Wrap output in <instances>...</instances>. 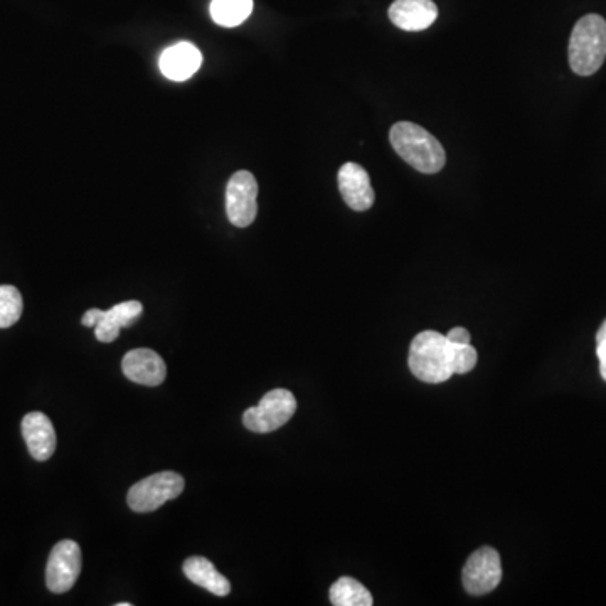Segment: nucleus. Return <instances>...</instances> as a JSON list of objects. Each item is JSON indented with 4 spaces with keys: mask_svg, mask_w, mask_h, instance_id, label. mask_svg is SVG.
Returning <instances> with one entry per match:
<instances>
[{
    "mask_svg": "<svg viewBox=\"0 0 606 606\" xmlns=\"http://www.w3.org/2000/svg\"><path fill=\"white\" fill-rule=\"evenodd\" d=\"M297 411V399L288 389H273L261 398L258 406L248 408L243 425L253 433H272L287 425Z\"/></svg>",
    "mask_w": 606,
    "mask_h": 606,
    "instance_id": "20e7f679",
    "label": "nucleus"
},
{
    "mask_svg": "<svg viewBox=\"0 0 606 606\" xmlns=\"http://www.w3.org/2000/svg\"><path fill=\"white\" fill-rule=\"evenodd\" d=\"M389 142L406 164L423 174H436L442 171L447 162L442 144L416 123H394L389 132Z\"/></svg>",
    "mask_w": 606,
    "mask_h": 606,
    "instance_id": "f257e3e1",
    "label": "nucleus"
},
{
    "mask_svg": "<svg viewBox=\"0 0 606 606\" xmlns=\"http://www.w3.org/2000/svg\"><path fill=\"white\" fill-rule=\"evenodd\" d=\"M447 339L450 342H462V344H467V342H470V334H468V330L463 329V327H455V329L448 332Z\"/></svg>",
    "mask_w": 606,
    "mask_h": 606,
    "instance_id": "412c9836",
    "label": "nucleus"
},
{
    "mask_svg": "<svg viewBox=\"0 0 606 606\" xmlns=\"http://www.w3.org/2000/svg\"><path fill=\"white\" fill-rule=\"evenodd\" d=\"M408 366L423 383L440 384L452 378V346L447 335L436 330L416 335L411 342Z\"/></svg>",
    "mask_w": 606,
    "mask_h": 606,
    "instance_id": "f03ea898",
    "label": "nucleus"
},
{
    "mask_svg": "<svg viewBox=\"0 0 606 606\" xmlns=\"http://www.w3.org/2000/svg\"><path fill=\"white\" fill-rule=\"evenodd\" d=\"M253 0H213L211 17L219 26L236 27L250 17Z\"/></svg>",
    "mask_w": 606,
    "mask_h": 606,
    "instance_id": "f3484780",
    "label": "nucleus"
},
{
    "mask_svg": "<svg viewBox=\"0 0 606 606\" xmlns=\"http://www.w3.org/2000/svg\"><path fill=\"white\" fill-rule=\"evenodd\" d=\"M258 182L248 171L236 172L226 186V214L234 226L248 228L258 214Z\"/></svg>",
    "mask_w": 606,
    "mask_h": 606,
    "instance_id": "423d86ee",
    "label": "nucleus"
},
{
    "mask_svg": "<svg viewBox=\"0 0 606 606\" xmlns=\"http://www.w3.org/2000/svg\"><path fill=\"white\" fill-rule=\"evenodd\" d=\"M182 569H184L187 580H191L194 585L201 586L213 595L228 596L231 593L229 581L219 573L218 569L214 568V564L209 559L192 556V558L186 559Z\"/></svg>",
    "mask_w": 606,
    "mask_h": 606,
    "instance_id": "2eb2a0df",
    "label": "nucleus"
},
{
    "mask_svg": "<svg viewBox=\"0 0 606 606\" xmlns=\"http://www.w3.org/2000/svg\"><path fill=\"white\" fill-rule=\"evenodd\" d=\"M100 309H91L83 315V320H81V324L85 325V327H95L98 324V320H100Z\"/></svg>",
    "mask_w": 606,
    "mask_h": 606,
    "instance_id": "4be33fe9",
    "label": "nucleus"
},
{
    "mask_svg": "<svg viewBox=\"0 0 606 606\" xmlns=\"http://www.w3.org/2000/svg\"><path fill=\"white\" fill-rule=\"evenodd\" d=\"M22 436L34 460L46 462L56 450V431L48 416L32 411L22 420Z\"/></svg>",
    "mask_w": 606,
    "mask_h": 606,
    "instance_id": "9b49d317",
    "label": "nucleus"
},
{
    "mask_svg": "<svg viewBox=\"0 0 606 606\" xmlns=\"http://www.w3.org/2000/svg\"><path fill=\"white\" fill-rule=\"evenodd\" d=\"M596 356L600 361L601 378L606 381V320L601 324L598 334H596Z\"/></svg>",
    "mask_w": 606,
    "mask_h": 606,
    "instance_id": "aec40b11",
    "label": "nucleus"
},
{
    "mask_svg": "<svg viewBox=\"0 0 606 606\" xmlns=\"http://www.w3.org/2000/svg\"><path fill=\"white\" fill-rule=\"evenodd\" d=\"M122 371L132 383L142 386H159L167 376V367L162 357L152 349H133L122 361Z\"/></svg>",
    "mask_w": 606,
    "mask_h": 606,
    "instance_id": "9d476101",
    "label": "nucleus"
},
{
    "mask_svg": "<svg viewBox=\"0 0 606 606\" xmlns=\"http://www.w3.org/2000/svg\"><path fill=\"white\" fill-rule=\"evenodd\" d=\"M202 64V54L191 43L174 44L160 56L162 75L172 81H186L196 73Z\"/></svg>",
    "mask_w": 606,
    "mask_h": 606,
    "instance_id": "ddd939ff",
    "label": "nucleus"
},
{
    "mask_svg": "<svg viewBox=\"0 0 606 606\" xmlns=\"http://www.w3.org/2000/svg\"><path fill=\"white\" fill-rule=\"evenodd\" d=\"M184 479L176 472H159L142 479L128 492V507L135 512L157 511L159 507L184 492Z\"/></svg>",
    "mask_w": 606,
    "mask_h": 606,
    "instance_id": "39448f33",
    "label": "nucleus"
},
{
    "mask_svg": "<svg viewBox=\"0 0 606 606\" xmlns=\"http://www.w3.org/2000/svg\"><path fill=\"white\" fill-rule=\"evenodd\" d=\"M330 603L335 606H371L374 600L366 586L354 578L344 576L330 588Z\"/></svg>",
    "mask_w": 606,
    "mask_h": 606,
    "instance_id": "dca6fc26",
    "label": "nucleus"
},
{
    "mask_svg": "<svg viewBox=\"0 0 606 606\" xmlns=\"http://www.w3.org/2000/svg\"><path fill=\"white\" fill-rule=\"evenodd\" d=\"M142 312H144V307L137 300H128V302L118 303L110 310H101L100 320L95 325L96 339L105 344L117 341L120 330L135 324Z\"/></svg>",
    "mask_w": 606,
    "mask_h": 606,
    "instance_id": "4468645a",
    "label": "nucleus"
},
{
    "mask_svg": "<svg viewBox=\"0 0 606 606\" xmlns=\"http://www.w3.org/2000/svg\"><path fill=\"white\" fill-rule=\"evenodd\" d=\"M569 66L576 75L591 76L606 59V21L598 14H588L576 22L569 39Z\"/></svg>",
    "mask_w": 606,
    "mask_h": 606,
    "instance_id": "7ed1b4c3",
    "label": "nucleus"
},
{
    "mask_svg": "<svg viewBox=\"0 0 606 606\" xmlns=\"http://www.w3.org/2000/svg\"><path fill=\"white\" fill-rule=\"evenodd\" d=\"M450 346H452L453 374L470 373L477 366V359H479L475 347L470 342H467V344L450 342Z\"/></svg>",
    "mask_w": 606,
    "mask_h": 606,
    "instance_id": "6ab92c4d",
    "label": "nucleus"
},
{
    "mask_svg": "<svg viewBox=\"0 0 606 606\" xmlns=\"http://www.w3.org/2000/svg\"><path fill=\"white\" fill-rule=\"evenodd\" d=\"M337 179H339L342 199L349 208L354 211H367L373 208L376 194L371 186V177L362 165L347 162L342 165Z\"/></svg>",
    "mask_w": 606,
    "mask_h": 606,
    "instance_id": "1a4fd4ad",
    "label": "nucleus"
},
{
    "mask_svg": "<svg viewBox=\"0 0 606 606\" xmlns=\"http://www.w3.org/2000/svg\"><path fill=\"white\" fill-rule=\"evenodd\" d=\"M22 295L16 287L12 285H2L0 287V329H9L21 319Z\"/></svg>",
    "mask_w": 606,
    "mask_h": 606,
    "instance_id": "a211bd4d",
    "label": "nucleus"
},
{
    "mask_svg": "<svg viewBox=\"0 0 606 606\" xmlns=\"http://www.w3.org/2000/svg\"><path fill=\"white\" fill-rule=\"evenodd\" d=\"M462 581L470 595L482 596L494 591L502 581L499 553L489 546L475 551L463 568Z\"/></svg>",
    "mask_w": 606,
    "mask_h": 606,
    "instance_id": "0eeeda50",
    "label": "nucleus"
},
{
    "mask_svg": "<svg viewBox=\"0 0 606 606\" xmlns=\"http://www.w3.org/2000/svg\"><path fill=\"white\" fill-rule=\"evenodd\" d=\"M81 573V549L75 541H61L49 554L46 585L53 593H66L75 586Z\"/></svg>",
    "mask_w": 606,
    "mask_h": 606,
    "instance_id": "6e6552de",
    "label": "nucleus"
},
{
    "mask_svg": "<svg viewBox=\"0 0 606 606\" xmlns=\"http://www.w3.org/2000/svg\"><path fill=\"white\" fill-rule=\"evenodd\" d=\"M389 19L403 31H425L436 21L438 7L433 0H394Z\"/></svg>",
    "mask_w": 606,
    "mask_h": 606,
    "instance_id": "f8f14e48",
    "label": "nucleus"
}]
</instances>
